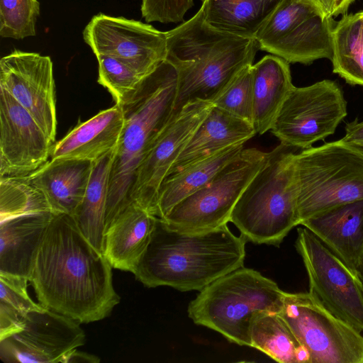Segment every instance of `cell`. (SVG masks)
Wrapping results in <instances>:
<instances>
[{
  "instance_id": "6da1fadb",
  "label": "cell",
  "mask_w": 363,
  "mask_h": 363,
  "mask_svg": "<svg viewBox=\"0 0 363 363\" xmlns=\"http://www.w3.org/2000/svg\"><path fill=\"white\" fill-rule=\"evenodd\" d=\"M112 267L84 235L74 218L55 214L29 277L39 303L79 323L109 315L119 303Z\"/></svg>"
},
{
  "instance_id": "7a4b0ae2",
  "label": "cell",
  "mask_w": 363,
  "mask_h": 363,
  "mask_svg": "<svg viewBox=\"0 0 363 363\" xmlns=\"http://www.w3.org/2000/svg\"><path fill=\"white\" fill-rule=\"evenodd\" d=\"M247 240L227 224L203 231H184L157 217L149 243L133 273L145 286L201 291L244 266Z\"/></svg>"
},
{
  "instance_id": "3957f363",
  "label": "cell",
  "mask_w": 363,
  "mask_h": 363,
  "mask_svg": "<svg viewBox=\"0 0 363 363\" xmlns=\"http://www.w3.org/2000/svg\"><path fill=\"white\" fill-rule=\"evenodd\" d=\"M167 33V57L177 72L173 116L188 103L212 101L234 77L253 65L259 45L255 38L217 30L201 7L189 20Z\"/></svg>"
},
{
  "instance_id": "277c9868",
  "label": "cell",
  "mask_w": 363,
  "mask_h": 363,
  "mask_svg": "<svg viewBox=\"0 0 363 363\" xmlns=\"http://www.w3.org/2000/svg\"><path fill=\"white\" fill-rule=\"evenodd\" d=\"M177 82L175 67L165 59L121 106L124 125L111 169L105 230L130 203L129 191L138 166L174 117Z\"/></svg>"
},
{
  "instance_id": "5b68a950",
  "label": "cell",
  "mask_w": 363,
  "mask_h": 363,
  "mask_svg": "<svg viewBox=\"0 0 363 363\" xmlns=\"http://www.w3.org/2000/svg\"><path fill=\"white\" fill-rule=\"evenodd\" d=\"M299 150L280 143L267 152L230 216L247 241L279 246L299 225L294 156Z\"/></svg>"
},
{
  "instance_id": "8992f818",
  "label": "cell",
  "mask_w": 363,
  "mask_h": 363,
  "mask_svg": "<svg viewBox=\"0 0 363 363\" xmlns=\"http://www.w3.org/2000/svg\"><path fill=\"white\" fill-rule=\"evenodd\" d=\"M284 293L258 271L242 267L200 291L189 304L188 315L196 325L219 333L229 342L252 347L255 315L279 313Z\"/></svg>"
},
{
  "instance_id": "52a82bcc",
  "label": "cell",
  "mask_w": 363,
  "mask_h": 363,
  "mask_svg": "<svg viewBox=\"0 0 363 363\" xmlns=\"http://www.w3.org/2000/svg\"><path fill=\"white\" fill-rule=\"evenodd\" d=\"M294 172L299 225L363 199V149L342 139L296 152Z\"/></svg>"
},
{
  "instance_id": "ba28073f",
  "label": "cell",
  "mask_w": 363,
  "mask_h": 363,
  "mask_svg": "<svg viewBox=\"0 0 363 363\" xmlns=\"http://www.w3.org/2000/svg\"><path fill=\"white\" fill-rule=\"evenodd\" d=\"M279 314L308 350L310 363H363L362 332L335 316L309 291L285 292Z\"/></svg>"
},
{
  "instance_id": "9c48e42d",
  "label": "cell",
  "mask_w": 363,
  "mask_h": 363,
  "mask_svg": "<svg viewBox=\"0 0 363 363\" xmlns=\"http://www.w3.org/2000/svg\"><path fill=\"white\" fill-rule=\"evenodd\" d=\"M266 155L267 152L257 148H243L206 185L178 203L162 219L184 231H203L226 225Z\"/></svg>"
},
{
  "instance_id": "30bf717a",
  "label": "cell",
  "mask_w": 363,
  "mask_h": 363,
  "mask_svg": "<svg viewBox=\"0 0 363 363\" xmlns=\"http://www.w3.org/2000/svg\"><path fill=\"white\" fill-rule=\"evenodd\" d=\"M332 16L307 0H282L255 36L259 49L289 63L311 64L333 56Z\"/></svg>"
},
{
  "instance_id": "8fae6325",
  "label": "cell",
  "mask_w": 363,
  "mask_h": 363,
  "mask_svg": "<svg viewBox=\"0 0 363 363\" xmlns=\"http://www.w3.org/2000/svg\"><path fill=\"white\" fill-rule=\"evenodd\" d=\"M347 101L335 81L323 79L308 86H294L271 128L281 143L299 150L335 133L347 115Z\"/></svg>"
},
{
  "instance_id": "7c38bea8",
  "label": "cell",
  "mask_w": 363,
  "mask_h": 363,
  "mask_svg": "<svg viewBox=\"0 0 363 363\" xmlns=\"http://www.w3.org/2000/svg\"><path fill=\"white\" fill-rule=\"evenodd\" d=\"M308 277L309 292L332 313L363 332V282L306 227L297 228L295 242Z\"/></svg>"
},
{
  "instance_id": "4fadbf2b",
  "label": "cell",
  "mask_w": 363,
  "mask_h": 363,
  "mask_svg": "<svg viewBox=\"0 0 363 363\" xmlns=\"http://www.w3.org/2000/svg\"><path fill=\"white\" fill-rule=\"evenodd\" d=\"M83 38L95 56L118 58L143 77L167 57L166 32L122 16H94L83 30Z\"/></svg>"
},
{
  "instance_id": "5bb4252c",
  "label": "cell",
  "mask_w": 363,
  "mask_h": 363,
  "mask_svg": "<svg viewBox=\"0 0 363 363\" xmlns=\"http://www.w3.org/2000/svg\"><path fill=\"white\" fill-rule=\"evenodd\" d=\"M79 323L45 307L30 311L20 332L0 340V358L8 363H62L85 343Z\"/></svg>"
},
{
  "instance_id": "9a60e30c",
  "label": "cell",
  "mask_w": 363,
  "mask_h": 363,
  "mask_svg": "<svg viewBox=\"0 0 363 363\" xmlns=\"http://www.w3.org/2000/svg\"><path fill=\"white\" fill-rule=\"evenodd\" d=\"M213 104H186L175 115L140 162L129 191V201L155 216L160 186Z\"/></svg>"
},
{
  "instance_id": "2e32d148",
  "label": "cell",
  "mask_w": 363,
  "mask_h": 363,
  "mask_svg": "<svg viewBox=\"0 0 363 363\" xmlns=\"http://www.w3.org/2000/svg\"><path fill=\"white\" fill-rule=\"evenodd\" d=\"M0 87L30 113L54 143L57 122L51 58L18 50L3 57Z\"/></svg>"
},
{
  "instance_id": "e0dca14e",
  "label": "cell",
  "mask_w": 363,
  "mask_h": 363,
  "mask_svg": "<svg viewBox=\"0 0 363 363\" xmlns=\"http://www.w3.org/2000/svg\"><path fill=\"white\" fill-rule=\"evenodd\" d=\"M53 145L30 113L0 87V177L30 175L48 161Z\"/></svg>"
},
{
  "instance_id": "ac0fdd59",
  "label": "cell",
  "mask_w": 363,
  "mask_h": 363,
  "mask_svg": "<svg viewBox=\"0 0 363 363\" xmlns=\"http://www.w3.org/2000/svg\"><path fill=\"white\" fill-rule=\"evenodd\" d=\"M123 125L121 106L102 110L54 144L50 158L97 160L117 148Z\"/></svg>"
},
{
  "instance_id": "d6986e66",
  "label": "cell",
  "mask_w": 363,
  "mask_h": 363,
  "mask_svg": "<svg viewBox=\"0 0 363 363\" xmlns=\"http://www.w3.org/2000/svg\"><path fill=\"white\" fill-rule=\"evenodd\" d=\"M157 216L134 202L123 208L105 230L104 254L111 267L134 273Z\"/></svg>"
},
{
  "instance_id": "ffe728a7",
  "label": "cell",
  "mask_w": 363,
  "mask_h": 363,
  "mask_svg": "<svg viewBox=\"0 0 363 363\" xmlns=\"http://www.w3.org/2000/svg\"><path fill=\"white\" fill-rule=\"evenodd\" d=\"M93 162L74 159H50L24 177L45 196L55 214L74 216L84 198Z\"/></svg>"
},
{
  "instance_id": "44dd1931",
  "label": "cell",
  "mask_w": 363,
  "mask_h": 363,
  "mask_svg": "<svg viewBox=\"0 0 363 363\" xmlns=\"http://www.w3.org/2000/svg\"><path fill=\"white\" fill-rule=\"evenodd\" d=\"M301 225L357 272L363 249V199L333 208Z\"/></svg>"
},
{
  "instance_id": "7402d4cb",
  "label": "cell",
  "mask_w": 363,
  "mask_h": 363,
  "mask_svg": "<svg viewBox=\"0 0 363 363\" xmlns=\"http://www.w3.org/2000/svg\"><path fill=\"white\" fill-rule=\"evenodd\" d=\"M255 135L251 123L213 106L178 156L168 175L229 146L244 144Z\"/></svg>"
},
{
  "instance_id": "603a6c76",
  "label": "cell",
  "mask_w": 363,
  "mask_h": 363,
  "mask_svg": "<svg viewBox=\"0 0 363 363\" xmlns=\"http://www.w3.org/2000/svg\"><path fill=\"white\" fill-rule=\"evenodd\" d=\"M55 214L45 211L0 221V273L29 280L38 249Z\"/></svg>"
},
{
  "instance_id": "cb8c5ba5",
  "label": "cell",
  "mask_w": 363,
  "mask_h": 363,
  "mask_svg": "<svg viewBox=\"0 0 363 363\" xmlns=\"http://www.w3.org/2000/svg\"><path fill=\"white\" fill-rule=\"evenodd\" d=\"M253 113L256 134L271 130L289 91L294 86L289 63L277 55H266L252 65Z\"/></svg>"
},
{
  "instance_id": "d4e9b609",
  "label": "cell",
  "mask_w": 363,
  "mask_h": 363,
  "mask_svg": "<svg viewBox=\"0 0 363 363\" xmlns=\"http://www.w3.org/2000/svg\"><path fill=\"white\" fill-rule=\"evenodd\" d=\"M243 146V143L229 146L168 175L159 190L155 216L163 218L178 203L201 189L239 155Z\"/></svg>"
},
{
  "instance_id": "484cf974",
  "label": "cell",
  "mask_w": 363,
  "mask_h": 363,
  "mask_svg": "<svg viewBox=\"0 0 363 363\" xmlns=\"http://www.w3.org/2000/svg\"><path fill=\"white\" fill-rule=\"evenodd\" d=\"M282 0H203L205 21L213 28L255 38Z\"/></svg>"
},
{
  "instance_id": "4316f807",
  "label": "cell",
  "mask_w": 363,
  "mask_h": 363,
  "mask_svg": "<svg viewBox=\"0 0 363 363\" xmlns=\"http://www.w3.org/2000/svg\"><path fill=\"white\" fill-rule=\"evenodd\" d=\"M116 150L93 162L84 198L72 216L86 239L103 253L109 178Z\"/></svg>"
},
{
  "instance_id": "83f0119b",
  "label": "cell",
  "mask_w": 363,
  "mask_h": 363,
  "mask_svg": "<svg viewBox=\"0 0 363 363\" xmlns=\"http://www.w3.org/2000/svg\"><path fill=\"white\" fill-rule=\"evenodd\" d=\"M333 72L351 85L363 86V31L360 12L345 14L332 32Z\"/></svg>"
},
{
  "instance_id": "f1b7e54d",
  "label": "cell",
  "mask_w": 363,
  "mask_h": 363,
  "mask_svg": "<svg viewBox=\"0 0 363 363\" xmlns=\"http://www.w3.org/2000/svg\"><path fill=\"white\" fill-rule=\"evenodd\" d=\"M252 347L281 363H296L295 352L301 345L279 313H260L251 328Z\"/></svg>"
},
{
  "instance_id": "f546056e",
  "label": "cell",
  "mask_w": 363,
  "mask_h": 363,
  "mask_svg": "<svg viewBox=\"0 0 363 363\" xmlns=\"http://www.w3.org/2000/svg\"><path fill=\"white\" fill-rule=\"evenodd\" d=\"M45 211V196L25 177H0V221Z\"/></svg>"
},
{
  "instance_id": "4dcf8cb0",
  "label": "cell",
  "mask_w": 363,
  "mask_h": 363,
  "mask_svg": "<svg viewBox=\"0 0 363 363\" xmlns=\"http://www.w3.org/2000/svg\"><path fill=\"white\" fill-rule=\"evenodd\" d=\"M96 57L99 84L109 91L116 104L123 106L134 96L145 77L114 57L101 55Z\"/></svg>"
},
{
  "instance_id": "1f68e13d",
  "label": "cell",
  "mask_w": 363,
  "mask_h": 363,
  "mask_svg": "<svg viewBox=\"0 0 363 363\" xmlns=\"http://www.w3.org/2000/svg\"><path fill=\"white\" fill-rule=\"evenodd\" d=\"M39 15L37 0H0V35L16 40L35 35Z\"/></svg>"
},
{
  "instance_id": "d6a6232c",
  "label": "cell",
  "mask_w": 363,
  "mask_h": 363,
  "mask_svg": "<svg viewBox=\"0 0 363 363\" xmlns=\"http://www.w3.org/2000/svg\"><path fill=\"white\" fill-rule=\"evenodd\" d=\"M252 65L244 67L212 101L214 106L252 123Z\"/></svg>"
},
{
  "instance_id": "836d02e7",
  "label": "cell",
  "mask_w": 363,
  "mask_h": 363,
  "mask_svg": "<svg viewBox=\"0 0 363 363\" xmlns=\"http://www.w3.org/2000/svg\"><path fill=\"white\" fill-rule=\"evenodd\" d=\"M28 279L0 273V305L12 309L23 316L33 311L44 308L34 302L28 292Z\"/></svg>"
},
{
  "instance_id": "e575fe53",
  "label": "cell",
  "mask_w": 363,
  "mask_h": 363,
  "mask_svg": "<svg viewBox=\"0 0 363 363\" xmlns=\"http://www.w3.org/2000/svg\"><path fill=\"white\" fill-rule=\"evenodd\" d=\"M193 5V0H142L141 13L147 23H178Z\"/></svg>"
},
{
  "instance_id": "d590c367",
  "label": "cell",
  "mask_w": 363,
  "mask_h": 363,
  "mask_svg": "<svg viewBox=\"0 0 363 363\" xmlns=\"http://www.w3.org/2000/svg\"><path fill=\"white\" fill-rule=\"evenodd\" d=\"M344 141L363 149V120L357 118L345 125Z\"/></svg>"
},
{
  "instance_id": "8d00e7d4",
  "label": "cell",
  "mask_w": 363,
  "mask_h": 363,
  "mask_svg": "<svg viewBox=\"0 0 363 363\" xmlns=\"http://www.w3.org/2000/svg\"><path fill=\"white\" fill-rule=\"evenodd\" d=\"M100 359L98 357L78 351L77 349L73 350L67 354L63 359L62 363H74V362H99Z\"/></svg>"
},
{
  "instance_id": "74e56055",
  "label": "cell",
  "mask_w": 363,
  "mask_h": 363,
  "mask_svg": "<svg viewBox=\"0 0 363 363\" xmlns=\"http://www.w3.org/2000/svg\"><path fill=\"white\" fill-rule=\"evenodd\" d=\"M354 1V0H330V16L332 17H337L339 15L344 16L347 14L349 6Z\"/></svg>"
},
{
  "instance_id": "f35d334b",
  "label": "cell",
  "mask_w": 363,
  "mask_h": 363,
  "mask_svg": "<svg viewBox=\"0 0 363 363\" xmlns=\"http://www.w3.org/2000/svg\"><path fill=\"white\" fill-rule=\"evenodd\" d=\"M296 363H310L311 354L307 349L303 345H300L296 350L295 352Z\"/></svg>"
},
{
  "instance_id": "ab89813d",
  "label": "cell",
  "mask_w": 363,
  "mask_h": 363,
  "mask_svg": "<svg viewBox=\"0 0 363 363\" xmlns=\"http://www.w3.org/2000/svg\"><path fill=\"white\" fill-rule=\"evenodd\" d=\"M307 1H310L311 4L315 5L318 9H319L322 12H323L326 15L330 16V0H307Z\"/></svg>"
},
{
  "instance_id": "60d3db41",
  "label": "cell",
  "mask_w": 363,
  "mask_h": 363,
  "mask_svg": "<svg viewBox=\"0 0 363 363\" xmlns=\"http://www.w3.org/2000/svg\"><path fill=\"white\" fill-rule=\"evenodd\" d=\"M357 273L363 282V249L360 253L357 266Z\"/></svg>"
},
{
  "instance_id": "b9f144b4",
  "label": "cell",
  "mask_w": 363,
  "mask_h": 363,
  "mask_svg": "<svg viewBox=\"0 0 363 363\" xmlns=\"http://www.w3.org/2000/svg\"><path fill=\"white\" fill-rule=\"evenodd\" d=\"M361 13V21H362V28L363 31V11H360Z\"/></svg>"
}]
</instances>
